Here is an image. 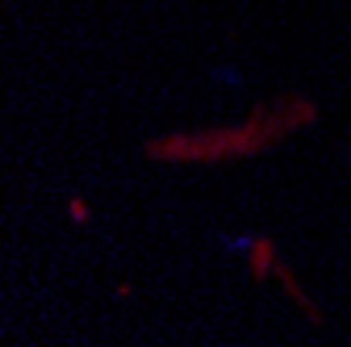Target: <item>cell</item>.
<instances>
[{"label":"cell","instance_id":"6da1fadb","mask_svg":"<svg viewBox=\"0 0 351 347\" xmlns=\"http://www.w3.org/2000/svg\"><path fill=\"white\" fill-rule=\"evenodd\" d=\"M318 117V105L305 97H280L272 105H255L251 117L234 130H193V134H167L151 139L143 151L147 159L163 163H222V159H251L272 151L280 139H289L293 130L310 125Z\"/></svg>","mask_w":351,"mask_h":347},{"label":"cell","instance_id":"7a4b0ae2","mask_svg":"<svg viewBox=\"0 0 351 347\" xmlns=\"http://www.w3.org/2000/svg\"><path fill=\"white\" fill-rule=\"evenodd\" d=\"M230 247H243V251L251 255V276H255V280H268V276L276 272V264H280V255H276V243H272L268 235H251V239H234Z\"/></svg>","mask_w":351,"mask_h":347},{"label":"cell","instance_id":"3957f363","mask_svg":"<svg viewBox=\"0 0 351 347\" xmlns=\"http://www.w3.org/2000/svg\"><path fill=\"white\" fill-rule=\"evenodd\" d=\"M272 276H276V280L285 285V293H289V297L297 301V306H301V314H305V318H310V322L318 326V322H322V310H318L314 301H310V293H305V289L297 285V276H293V268L285 264V259H280V264H276V272H272Z\"/></svg>","mask_w":351,"mask_h":347},{"label":"cell","instance_id":"277c9868","mask_svg":"<svg viewBox=\"0 0 351 347\" xmlns=\"http://www.w3.org/2000/svg\"><path fill=\"white\" fill-rule=\"evenodd\" d=\"M67 213H71V222H88V201L84 197H71L67 201Z\"/></svg>","mask_w":351,"mask_h":347}]
</instances>
